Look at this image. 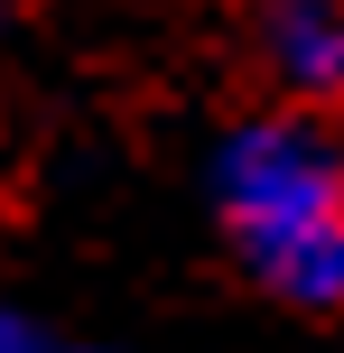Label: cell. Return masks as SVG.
<instances>
[{
  "mask_svg": "<svg viewBox=\"0 0 344 353\" xmlns=\"http://www.w3.org/2000/svg\"><path fill=\"white\" fill-rule=\"evenodd\" d=\"M28 353H47V344H28Z\"/></svg>",
  "mask_w": 344,
  "mask_h": 353,
  "instance_id": "cell-4",
  "label": "cell"
},
{
  "mask_svg": "<svg viewBox=\"0 0 344 353\" xmlns=\"http://www.w3.org/2000/svg\"><path fill=\"white\" fill-rule=\"evenodd\" d=\"M0 353H28V325H19L10 307H0Z\"/></svg>",
  "mask_w": 344,
  "mask_h": 353,
  "instance_id": "cell-3",
  "label": "cell"
},
{
  "mask_svg": "<svg viewBox=\"0 0 344 353\" xmlns=\"http://www.w3.org/2000/svg\"><path fill=\"white\" fill-rule=\"evenodd\" d=\"M261 65L298 103H344V0H270L261 10Z\"/></svg>",
  "mask_w": 344,
  "mask_h": 353,
  "instance_id": "cell-2",
  "label": "cell"
},
{
  "mask_svg": "<svg viewBox=\"0 0 344 353\" xmlns=\"http://www.w3.org/2000/svg\"><path fill=\"white\" fill-rule=\"evenodd\" d=\"M214 223L289 307H344V149L307 121H242L214 149Z\"/></svg>",
  "mask_w": 344,
  "mask_h": 353,
  "instance_id": "cell-1",
  "label": "cell"
}]
</instances>
